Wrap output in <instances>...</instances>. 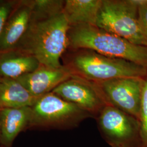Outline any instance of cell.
Instances as JSON below:
<instances>
[{"label":"cell","mask_w":147,"mask_h":147,"mask_svg":"<svg viewBox=\"0 0 147 147\" xmlns=\"http://www.w3.org/2000/svg\"><path fill=\"white\" fill-rule=\"evenodd\" d=\"M70 28L63 12L46 19L31 17L25 34L15 49L31 55L42 65L59 68L63 65L60 59L69 47Z\"/></svg>","instance_id":"obj_1"},{"label":"cell","mask_w":147,"mask_h":147,"mask_svg":"<svg viewBox=\"0 0 147 147\" xmlns=\"http://www.w3.org/2000/svg\"><path fill=\"white\" fill-rule=\"evenodd\" d=\"M69 47L73 50L88 49L113 58H120L147 68V47L129 42L93 25L70 27Z\"/></svg>","instance_id":"obj_2"},{"label":"cell","mask_w":147,"mask_h":147,"mask_svg":"<svg viewBox=\"0 0 147 147\" xmlns=\"http://www.w3.org/2000/svg\"><path fill=\"white\" fill-rule=\"evenodd\" d=\"M66 64L76 76L92 82L121 78H144L147 68L120 58L106 56L88 49L75 50Z\"/></svg>","instance_id":"obj_3"},{"label":"cell","mask_w":147,"mask_h":147,"mask_svg":"<svg viewBox=\"0 0 147 147\" xmlns=\"http://www.w3.org/2000/svg\"><path fill=\"white\" fill-rule=\"evenodd\" d=\"M135 0H102L96 26L133 44L147 47Z\"/></svg>","instance_id":"obj_4"},{"label":"cell","mask_w":147,"mask_h":147,"mask_svg":"<svg viewBox=\"0 0 147 147\" xmlns=\"http://www.w3.org/2000/svg\"><path fill=\"white\" fill-rule=\"evenodd\" d=\"M89 113L64 100L53 92L38 98L31 107L29 127L67 130L77 127L92 118Z\"/></svg>","instance_id":"obj_5"},{"label":"cell","mask_w":147,"mask_h":147,"mask_svg":"<svg viewBox=\"0 0 147 147\" xmlns=\"http://www.w3.org/2000/svg\"><path fill=\"white\" fill-rule=\"evenodd\" d=\"M100 134L111 147H141L140 122L135 117L110 105L96 118Z\"/></svg>","instance_id":"obj_6"},{"label":"cell","mask_w":147,"mask_h":147,"mask_svg":"<svg viewBox=\"0 0 147 147\" xmlns=\"http://www.w3.org/2000/svg\"><path fill=\"white\" fill-rule=\"evenodd\" d=\"M144 78H121L93 83L106 105L113 106L140 121Z\"/></svg>","instance_id":"obj_7"},{"label":"cell","mask_w":147,"mask_h":147,"mask_svg":"<svg viewBox=\"0 0 147 147\" xmlns=\"http://www.w3.org/2000/svg\"><path fill=\"white\" fill-rule=\"evenodd\" d=\"M53 92L96 118L106 104L93 82L73 76L62 82Z\"/></svg>","instance_id":"obj_8"},{"label":"cell","mask_w":147,"mask_h":147,"mask_svg":"<svg viewBox=\"0 0 147 147\" xmlns=\"http://www.w3.org/2000/svg\"><path fill=\"white\" fill-rule=\"evenodd\" d=\"M66 65L52 68L40 65L30 73L15 79L22 84L33 96L39 98L50 93L58 85L73 77Z\"/></svg>","instance_id":"obj_9"},{"label":"cell","mask_w":147,"mask_h":147,"mask_svg":"<svg viewBox=\"0 0 147 147\" xmlns=\"http://www.w3.org/2000/svg\"><path fill=\"white\" fill-rule=\"evenodd\" d=\"M32 8L30 1L16 4L0 38V51L15 49L25 34L30 25Z\"/></svg>","instance_id":"obj_10"},{"label":"cell","mask_w":147,"mask_h":147,"mask_svg":"<svg viewBox=\"0 0 147 147\" xmlns=\"http://www.w3.org/2000/svg\"><path fill=\"white\" fill-rule=\"evenodd\" d=\"M40 66L36 58L18 49L0 51V78L16 79Z\"/></svg>","instance_id":"obj_11"},{"label":"cell","mask_w":147,"mask_h":147,"mask_svg":"<svg viewBox=\"0 0 147 147\" xmlns=\"http://www.w3.org/2000/svg\"><path fill=\"white\" fill-rule=\"evenodd\" d=\"M31 119V107L1 109V143L5 147H11L19 134L29 127Z\"/></svg>","instance_id":"obj_12"},{"label":"cell","mask_w":147,"mask_h":147,"mask_svg":"<svg viewBox=\"0 0 147 147\" xmlns=\"http://www.w3.org/2000/svg\"><path fill=\"white\" fill-rule=\"evenodd\" d=\"M102 0H67L63 13L70 27L96 26Z\"/></svg>","instance_id":"obj_13"},{"label":"cell","mask_w":147,"mask_h":147,"mask_svg":"<svg viewBox=\"0 0 147 147\" xmlns=\"http://www.w3.org/2000/svg\"><path fill=\"white\" fill-rule=\"evenodd\" d=\"M38 99L16 80L2 79L0 86L1 109L32 107Z\"/></svg>","instance_id":"obj_14"},{"label":"cell","mask_w":147,"mask_h":147,"mask_svg":"<svg viewBox=\"0 0 147 147\" xmlns=\"http://www.w3.org/2000/svg\"><path fill=\"white\" fill-rule=\"evenodd\" d=\"M32 8V18L46 19L63 12L65 1L34 0L30 1Z\"/></svg>","instance_id":"obj_15"},{"label":"cell","mask_w":147,"mask_h":147,"mask_svg":"<svg viewBox=\"0 0 147 147\" xmlns=\"http://www.w3.org/2000/svg\"><path fill=\"white\" fill-rule=\"evenodd\" d=\"M140 122L141 147H147V75L142 90Z\"/></svg>","instance_id":"obj_16"},{"label":"cell","mask_w":147,"mask_h":147,"mask_svg":"<svg viewBox=\"0 0 147 147\" xmlns=\"http://www.w3.org/2000/svg\"><path fill=\"white\" fill-rule=\"evenodd\" d=\"M16 3L11 1L0 2V38Z\"/></svg>","instance_id":"obj_17"},{"label":"cell","mask_w":147,"mask_h":147,"mask_svg":"<svg viewBox=\"0 0 147 147\" xmlns=\"http://www.w3.org/2000/svg\"><path fill=\"white\" fill-rule=\"evenodd\" d=\"M139 18L147 39V3L138 7Z\"/></svg>","instance_id":"obj_18"},{"label":"cell","mask_w":147,"mask_h":147,"mask_svg":"<svg viewBox=\"0 0 147 147\" xmlns=\"http://www.w3.org/2000/svg\"><path fill=\"white\" fill-rule=\"evenodd\" d=\"M1 110V108L0 107V111ZM1 123H0V143H1Z\"/></svg>","instance_id":"obj_19"},{"label":"cell","mask_w":147,"mask_h":147,"mask_svg":"<svg viewBox=\"0 0 147 147\" xmlns=\"http://www.w3.org/2000/svg\"><path fill=\"white\" fill-rule=\"evenodd\" d=\"M1 82H2V79L0 78V86H1Z\"/></svg>","instance_id":"obj_20"}]
</instances>
